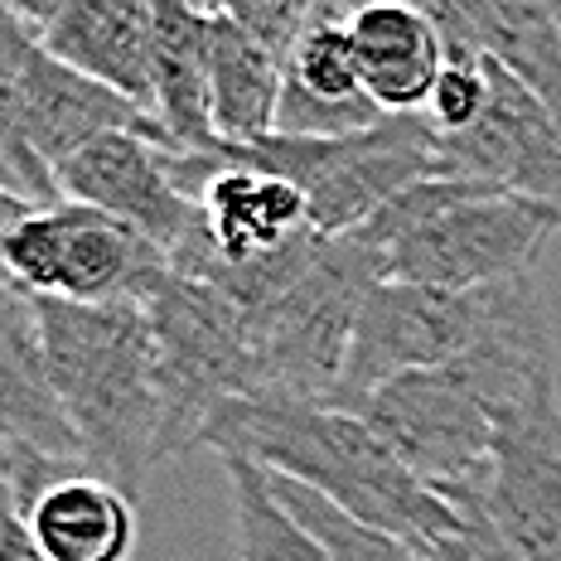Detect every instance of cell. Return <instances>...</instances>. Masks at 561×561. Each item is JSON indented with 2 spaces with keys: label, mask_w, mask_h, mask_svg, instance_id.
<instances>
[{
  "label": "cell",
  "mask_w": 561,
  "mask_h": 561,
  "mask_svg": "<svg viewBox=\"0 0 561 561\" xmlns=\"http://www.w3.org/2000/svg\"><path fill=\"white\" fill-rule=\"evenodd\" d=\"M204 446L286 474L368 523L412 542L421 557L460 523V508L436 499L392 455L358 412L330 402H228L208 421Z\"/></svg>",
  "instance_id": "cell-1"
},
{
  "label": "cell",
  "mask_w": 561,
  "mask_h": 561,
  "mask_svg": "<svg viewBox=\"0 0 561 561\" xmlns=\"http://www.w3.org/2000/svg\"><path fill=\"white\" fill-rule=\"evenodd\" d=\"M44 358L83 460L98 479L140 499L165 440L156 334L140 306L34 300Z\"/></svg>",
  "instance_id": "cell-2"
},
{
  "label": "cell",
  "mask_w": 561,
  "mask_h": 561,
  "mask_svg": "<svg viewBox=\"0 0 561 561\" xmlns=\"http://www.w3.org/2000/svg\"><path fill=\"white\" fill-rule=\"evenodd\" d=\"M561 228V214L504 194L484 180L440 174L358 228L382 252V276L431 290H484L537 272V252Z\"/></svg>",
  "instance_id": "cell-3"
},
{
  "label": "cell",
  "mask_w": 561,
  "mask_h": 561,
  "mask_svg": "<svg viewBox=\"0 0 561 561\" xmlns=\"http://www.w3.org/2000/svg\"><path fill=\"white\" fill-rule=\"evenodd\" d=\"M204 156L214 165H252L300 184L320 238H348L407 190L455 174L446 146L431 131L426 116H382L373 131L344 140L266 136L256 146H224L218 140Z\"/></svg>",
  "instance_id": "cell-4"
},
{
  "label": "cell",
  "mask_w": 561,
  "mask_h": 561,
  "mask_svg": "<svg viewBox=\"0 0 561 561\" xmlns=\"http://www.w3.org/2000/svg\"><path fill=\"white\" fill-rule=\"evenodd\" d=\"M382 252L358 232L324 238L314 262L252 314L256 392L248 402H330L339 397L354 324L373 286H382Z\"/></svg>",
  "instance_id": "cell-5"
},
{
  "label": "cell",
  "mask_w": 561,
  "mask_h": 561,
  "mask_svg": "<svg viewBox=\"0 0 561 561\" xmlns=\"http://www.w3.org/2000/svg\"><path fill=\"white\" fill-rule=\"evenodd\" d=\"M0 262L10 286L34 300H68V306H146L174 272L170 252H160L150 238L68 198L54 208L5 198Z\"/></svg>",
  "instance_id": "cell-6"
},
{
  "label": "cell",
  "mask_w": 561,
  "mask_h": 561,
  "mask_svg": "<svg viewBox=\"0 0 561 561\" xmlns=\"http://www.w3.org/2000/svg\"><path fill=\"white\" fill-rule=\"evenodd\" d=\"M140 310L156 334L160 397H165L160 460H170V455L204 446L208 421L228 402H248L256 392L252 314L218 286L180 272L160 280Z\"/></svg>",
  "instance_id": "cell-7"
},
{
  "label": "cell",
  "mask_w": 561,
  "mask_h": 561,
  "mask_svg": "<svg viewBox=\"0 0 561 561\" xmlns=\"http://www.w3.org/2000/svg\"><path fill=\"white\" fill-rule=\"evenodd\" d=\"M112 131L165 136L156 116H146L122 92L92 83L78 68L58 64L49 49H39V39L0 5V136L25 140L58 174L83 146Z\"/></svg>",
  "instance_id": "cell-8"
},
{
  "label": "cell",
  "mask_w": 561,
  "mask_h": 561,
  "mask_svg": "<svg viewBox=\"0 0 561 561\" xmlns=\"http://www.w3.org/2000/svg\"><path fill=\"white\" fill-rule=\"evenodd\" d=\"M358 416L392 446L397 460L446 504L484 499L489 465L499 450L494 416L460 382L455 368H426L373 392Z\"/></svg>",
  "instance_id": "cell-9"
},
{
  "label": "cell",
  "mask_w": 561,
  "mask_h": 561,
  "mask_svg": "<svg viewBox=\"0 0 561 561\" xmlns=\"http://www.w3.org/2000/svg\"><path fill=\"white\" fill-rule=\"evenodd\" d=\"M479 324V290H431L382 280L358 310L354 344H348L344 382L334 407H358L397 378H412L426 368H446L465 354Z\"/></svg>",
  "instance_id": "cell-10"
},
{
  "label": "cell",
  "mask_w": 561,
  "mask_h": 561,
  "mask_svg": "<svg viewBox=\"0 0 561 561\" xmlns=\"http://www.w3.org/2000/svg\"><path fill=\"white\" fill-rule=\"evenodd\" d=\"M174 156L180 150L165 136L112 131L83 146L58 170V190L68 204L98 208L140 238H150L160 252H174L198 224V204L184 194Z\"/></svg>",
  "instance_id": "cell-11"
},
{
  "label": "cell",
  "mask_w": 561,
  "mask_h": 561,
  "mask_svg": "<svg viewBox=\"0 0 561 561\" xmlns=\"http://www.w3.org/2000/svg\"><path fill=\"white\" fill-rule=\"evenodd\" d=\"M39 49L156 116V5L146 0H0Z\"/></svg>",
  "instance_id": "cell-12"
},
{
  "label": "cell",
  "mask_w": 561,
  "mask_h": 561,
  "mask_svg": "<svg viewBox=\"0 0 561 561\" xmlns=\"http://www.w3.org/2000/svg\"><path fill=\"white\" fill-rule=\"evenodd\" d=\"M489 83H494V98H489L484 122L465 136L440 140L450 170L561 214V131L542 112V102L494 58H489Z\"/></svg>",
  "instance_id": "cell-13"
},
{
  "label": "cell",
  "mask_w": 561,
  "mask_h": 561,
  "mask_svg": "<svg viewBox=\"0 0 561 561\" xmlns=\"http://www.w3.org/2000/svg\"><path fill=\"white\" fill-rule=\"evenodd\" d=\"M484 508L528 561H561V402L499 436Z\"/></svg>",
  "instance_id": "cell-14"
},
{
  "label": "cell",
  "mask_w": 561,
  "mask_h": 561,
  "mask_svg": "<svg viewBox=\"0 0 561 561\" xmlns=\"http://www.w3.org/2000/svg\"><path fill=\"white\" fill-rule=\"evenodd\" d=\"M348 39L358 54L364 92L382 116H426L431 92L446 73V44L426 5H358L348 10Z\"/></svg>",
  "instance_id": "cell-15"
},
{
  "label": "cell",
  "mask_w": 561,
  "mask_h": 561,
  "mask_svg": "<svg viewBox=\"0 0 561 561\" xmlns=\"http://www.w3.org/2000/svg\"><path fill=\"white\" fill-rule=\"evenodd\" d=\"M0 402H5V421H0L5 440H25L34 450L83 460L78 431L68 421L64 402H58V388L49 378L34 296H25L10 280H5V310H0Z\"/></svg>",
  "instance_id": "cell-16"
},
{
  "label": "cell",
  "mask_w": 561,
  "mask_h": 561,
  "mask_svg": "<svg viewBox=\"0 0 561 561\" xmlns=\"http://www.w3.org/2000/svg\"><path fill=\"white\" fill-rule=\"evenodd\" d=\"M156 122L174 150L218 146L208 83V5L156 0Z\"/></svg>",
  "instance_id": "cell-17"
},
{
  "label": "cell",
  "mask_w": 561,
  "mask_h": 561,
  "mask_svg": "<svg viewBox=\"0 0 561 561\" xmlns=\"http://www.w3.org/2000/svg\"><path fill=\"white\" fill-rule=\"evenodd\" d=\"M208 83H214V131L224 146H256L276 136L286 68L224 5H208Z\"/></svg>",
  "instance_id": "cell-18"
},
{
  "label": "cell",
  "mask_w": 561,
  "mask_h": 561,
  "mask_svg": "<svg viewBox=\"0 0 561 561\" xmlns=\"http://www.w3.org/2000/svg\"><path fill=\"white\" fill-rule=\"evenodd\" d=\"M136 499L98 474H78L49 489L25 518L44 561H131Z\"/></svg>",
  "instance_id": "cell-19"
},
{
  "label": "cell",
  "mask_w": 561,
  "mask_h": 561,
  "mask_svg": "<svg viewBox=\"0 0 561 561\" xmlns=\"http://www.w3.org/2000/svg\"><path fill=\"white\" fill-rule=\"evenodd\" d=\"M479 44L499 68H508L542 102L561 131V30L542 0H465Z\"/></svg>",
  "instance_id": "cell-20"
},
{
  "label": "cell",
  "mask_w": 561,
  "mask_h": 561,
  "mask_svg": "<svg viewBox=\"0 0 561 561\" xmlns=\"http://www.w3.org/2000/svg\"><path fill=\"white\" fill-rule=\"evenodd\" d=\"M224 474L232 489V557L238 561H330V552L272 494V479H266L262 465L242 460V455H224Z\"/></svg>",
  "instance_id": "cell-21"
},
{
  "label": "cell",
  "mask_w": 561,
  "mask_h": 561,
  "mask_svg": "<svg viewBox=\"0 0 561 561\" xmlns=\"http://www.w3.org/2000/svg\"><path fill=\"white\" fill-rule=\"evenodd\" d=\"M266 479H272V494L290 508V518H296L300 528H306L314 542L330 552V561H426L412 542H402V537L378 533V528H368V523L348 518L344 508H334L330 499H320L314 489L296 484V479L272 474V470H266Z\"/></svg>",
  "instance_id": "cell-22"
},
{
  "label": "cell",
  "mask_w": 561,
  "mask_h": 561,
  "mask_svg": "<svg viewBox=\"0 0 561 561\" xmlns=\"http://www.w3.org/2000/svg\"><path fill=\"white\" fill-rule=\"evenodd\" d=\"M286 83L310 92L320 102H358L364 92V73H358V54L348 39V10L339 5H320L314 30L300 39L296 58L286 68Z\"/></svg>",
  "instance_id": "cell-23"
},
{
  "label": "cell",
  "mask_w": 561,
  "mask_h": 561,
  "mask_svg": "<svg viewBox=\"0 0 561 561\" xmlns=\"http://www.w3.org/2000/svg\"><path fill=\"white\" fill-rule=\"evenodd\" d=\"M489 98H494V83H489V54L479 64H446L436 92H431V107H426V122L440 140L450 136H465L470 126L484 122L489 112Z\"/></svg>",
  "instance_id": "cell-24"
},
{
  "label": "cell",
  "mask_w": 561,
  "mask_h": 561,
  "mask_svg": "<svg viewBox=\"0 0 561 561\" xmlns=\"http://www.w3.org/2000/svg\"><path fill=\"white\" fill-rule=\"evenodd\" d=\"M224 10L276 58L280 68H290L300 39H306L314 30V20H320V5H306V0H232Z\"/></svg>",
  "instance_id": "cell-25"
},
{
  "label": "cell",
  "mask_w": 561,
  "mask_h": 561,
  "mask_svg": "<svg viewBox=\"0 0 561 561\" xmlns=\"http://www.w3.org/2000/svg\"><path fill=\"white\" fill-rule=\"evenodd\" d=\"M455 508H460V523L431 547L426 561H528L504 533L494 528L484 499H474V504H455Z\"/></svg>",
  "instance_id": "cell-26"
},
{
  "label": "cell",
  "mask_w": 561,
  "mask_h": 561,
  "mask_svg": "<svg viewBox=\"0 0 561 561\" xmlns=\"http://www.w3.org/2000/svg\"><path fill=\"white\" fill-rule=\"evenodd\" d=\"M0 561H44V552L34 547L30 528L20 518H5V542H0Z\"/></svg>",
  "instance_id": "cell-27"
},
{
  "label": "cell",
  "mask_w": 561,
  "mask_h": 561,
  "mask_svg": "<svg viewBox=\"0 0 561 561\" xmlns=\"http://www.w3.org/2000/svg\"><path fill=\"white\" fill-rule=\"evenodd\" d=\"M552 20H557V30H561V0H552Z\"/></svg>",
  "instance_id": "cell-28"
}]
</instances>
